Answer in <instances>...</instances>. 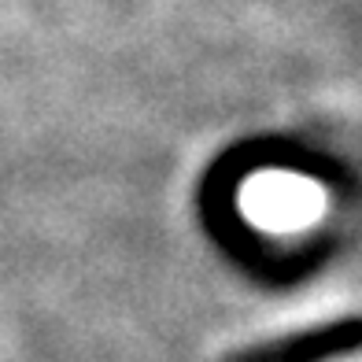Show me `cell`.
<instances>
[{"label": "cell", "instance_id": "1", "mask_svg": "<svg viewBox=\"0 0 362 362\" xmlns=\"http://www.w3.org/2000/svg\"><path fill=\"white\" fill-rule=\"evenodd\" d=\"M358 340H362V325L344 322V325L318 329V333H307V337L281 340L274 348H259L252 355H244L240 362H318V358H329L344 348H355Z\"/></svg>", "mask_w": 362, "mask_h": 362}]
</instances>
